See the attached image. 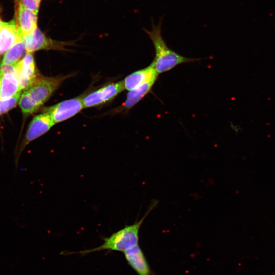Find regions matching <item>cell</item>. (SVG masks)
<instances>
[{
  "label": "cell",
  "mask_w": 275,
  "mask_h": 275,
  "mask_svg": "<svg viewBox=\"0 0 275 275\" xmlns=\"http://www.w3.org/2000/svg\"><path fill=\"white\" fill-rule=\"evenodd\" d=\"M162 22L161 19L158 25L153 24L151 31L145 30L154 47L155 55L152 63L157 73L160 74L172 70L179 65L200 60L182 56L169 48L162 35Z\"/></svg>",
  "instance_id": "1"
},
{
  "label": "cell",
  "mask_w": 275,
  "mask_h": 275,
  "mask_svg": "<svg viewBox=\"0 0 275 275\" xmlns=\"http://www.w3.org/2000/svg\"><path fill=\"white\" fill-rule=\"evenodd\" d=\"M157 204L158 202L155 201L152 203L145 216L133 225L126 226L112 234L109 237L104 238V242L101 245L90 250L82 251L80 253L86 254L106 250L124 253L139 245V232L143 223Z\"/></svg>",
  "instance_id": "2"
},
{
  "label": "cell",
  "mask_w": 275,
  "mask_h": 275,
  "mask_svg": "<svg viewBox=\"0 0 275 275\" xmlns=\"http://www.w3.org/2000/svg\"><path fill=\"white\" fill-rule=\"evenodd\" d=\"M66 79L65 76L43 77L37 80L25 91L39 108L49 99L50 96Z\"/></svg>",
  "instance_id": "3"
},
{
  "label": "cell",
  "mask_w": 275,
  "mask_h": 275,
  "mask_svg": "<svg viewBox=\"0 0 275 275\" xmlns=\"http://www.w3.org/2000/svg\"><path fill=\"white\" fill-rule=\"evenodd\" d=\"M125 89L123 81L101 87L83 97L84 108L102 105L113 100Z\"/></svg>",
  "instance_id": "4"
},
{
  "label": "cell",
  "mask_w": 275,
  "mask_h": 275,
  "mask_svg": "<svg viewBox=\"0 0 275 275\" xmlns=\"http://www.w3.org/2000/svg\"><path fill=\"white\" fill-rule=\"evenodd\" d=\"M84 109L83 97H78L61 102L45 111L55 124L71 119Z\"/></svg>",
  "instance_id": "5"
},
{
  "label": "cell",
  "mask_w": 275,
  "mask_h": 275,
  "mask_svg": "<svg viewBox=\"0 0 275 275\" xmlns=\"http://www.w3.org/2000/svg\"><path fill=\"white\" fill-rule=\"evenodd\" d=\"M26 53H33L41 50H62L65 43L52 40L47 37L38 27L32 33L23 37Z\"/></svg>",
  "instance_id": "6"
},
{
  "label": "cell",
  "mask_w": 275,
  "mask_h": 275,
  "mask_svg": "<svg viewBox=\"0 0 275 275\" xmlns=\"http://www.w3.org/2000/svg\"><path fill=\"white\" fill-rule=\"evenodd\" d=\"M55 124L51 116L47 112L36 116L30 124L27 134L20 147L19 155L26 146L46 134Z\"/></svg>",
  "instance_id": "7"
},
{
  "label": "cell",
  "mask_w": 275,
  "mask_h": 275,
  "mask_svg": "<svg viewBox=\"0 0 275 275\" xmlns=\"http://www.w3.org/2000/svg\"><path fill=\"white\" fill-rule=\"evenodd\" d=\"M16 74L22 89H27L37 79V71L32 53H27L16 64Z\"/></svg>",
  "instance_id": "8"
},
{
  "label": "cell",
  "mask_w": 275,
  "mask_h": 275,
  "mask_svg": "<svg viewBox=\"0 0 275 275\" xmlns=\"http://www.w3.org/2000/svg\"><path fill=\"white\" fill-rule=\"evenodd\" d=\"M0 74L2 75L0 99L7 100L22 90L16 74V64L1 65Z\"/></svg>",
  "instance_id": "9"
},
{
  "label": "cell",
  "mask_w": 275,
  "mask_h": 275,
  "mask_svg": "<svg viewBox=\"0 0 275 275\" xmlns=\"http://www.w3.org/2000/svg\"><path fill=\"white\" fill-rule=\"evenodd\" d=\"M159 75L152 63L148 67L127 76L123 81L125 89L130 91L148 83L156 82Z\"/></svg>",
  "instance_id": "10"
},
{
  "label": "cell",
  "mask_w": 275,
  "mask_h": 275,
  "mask_svg": "<svg viewBox=\"0 0 275 275\" xmlns=\"http://www.w3.org/2000/svg\"><path fill=\"white\" fill-rule=\"evenodd\" d=\"M22 38V35L15 20H13L8 22H4L0 31V55L5 53Z\"/></svg>",
  "instance_id": "11"
},
{
  "label": "cell",
  "mask_w": 275,
  "mask_h": 275,
  "mask_svg": "<svg viewBox=\"0 0 275 275\" xmlns=\"http://www.w3.org/2000/svg\"><path fill=\"white\" fill-rule=\"evenodd\" d=\"M37 13L23 6L20 2L16 22L22 37L30 34L37 28Z\"/></svg>",
  "instance_id": "12"
},
{
  "label": "cell",
  "mask_w": 275,
  "mask_h": 275,
  "mask_svg": "<svg viewBox=\"0 0 275 275\" xmlns=\"http://www.w3.org/2000/svg\"><path fill=\"white\" fill-rule=\"evenodd\" d=\"M127 261L139 275H150L147 260L139 245L124 252Z\"/></svg>",
  "instance_id": "13"
},
{
  "label": "cell",
  "mask_w": 275,
  "mask_h": 275,
  "mask_svg": "<svg viewBox=\"0 0 275 275\" xmlns=\"http://www.w3.org/2000/svg\"><path fill=\"white\" fill-rule=\"evenodd\" d=\"M155 82L144 84L135 89L129 91L127 99L122 107V110H129L136 105L152 89Z\"/></svg>",
  "instance_id": "14"
},
{
  "label": "cell",
  "mask_w": 275,
  "mask_h": 275,
  "mask_svg": "<svg viewBox=\"0 0 275 275\" xmlns=\"http://www.w3.org/2000/svg\"><path fill=\"white\" fill-rule=\"evenodd\" d=\"M25 51V47L22 38L6 52L1 65L16 64L20 61Z\"/></svg>",
  "instance_id": "15"
},
{
  "label": "cell",
  "mask_w": 275,
  "mask_h": 275,
  "mask_svg": "<svg viewBox=\"0 0 275 275\" xmlns=\"http://www.w3.org/2000/svg\"><path fill=\"white\" fill-rule=\"evenodd\" d=\"M19 105L25 115L31 114L39 109L25 91L21 95Z\"/></svg>",
  "instance_id": "16"
},
{
  "label": "cell",
  "mask_w": 275,
  "mask_h": 275,
  "mask_svg": "<svg viewBox=\"0 0 275 275\" xmlns=\"http://www.w3.org/2000/svg\"><path fill=\"white\" fill-rule=\"evenodd\" d=\"M21 95V92L20 91L7 100L0 99V115L6 113L15 107L19 100Z\"/></svg>",
  "instance_id": "17"
},
{
  "label": "cell",
  "mask_w": 275,
  "mask_h": 275,
  "mask_svg": "<svg viewBox=\"0 0 275 275\" xmlns=\"http://www.w3.org/2000/svg\"><path fill=\"white\" fill-rule=\"evenodd\" d=\"M20 3L23 6L31 9L38 14L41 0H21Z\"/></svg>",
  "instance_id": "18"
},
{
  "label": "cell",
  "mask_w": 275,
  "mask_h": 275,
  "mask_svg": "<svg viewBox=\"0 0 275 275\" xmlns=\"http://www.w3.org/2000/svg\"><path fill=\"white\" fill-rule=\"evenodd\" d=\"M4 23V22L2 20L1 18H0V31H1V29L3 27Z\"/></svg>",
  "instance_id": "19"
},
{
  "label": "cell",
  "mask_w": 275,
  "mask_h": 275,
  "mask_svg": "<svg viewBox=\"0 0 275 275\" xmlns=\"http://www.w3.org/2000/svg\"><path fill=\"white\" fill-rule=\"evenodd\" d=\"M2 77V75H1V74H0V94H1V90Z\"/></svg>",
  "instance_id": "20"
},
{
  "label": "cell",
  "mask_w": 275,
  "mask_h": 275,
  "mask_svg": "<svg viewBox=\"0 0 275 275\" xmlns=\"http://www.w3.org/2000/svg\"><path fill=\"white\" fill-rule=\"evenodd\" d=\"M15 1L18 2V0H15Z\"/></svg>",
  "instance_id": "21"
}]
</instances>
